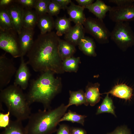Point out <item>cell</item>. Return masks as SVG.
I'll return each mask as SVG.
<instances>
[{"mask_svg":"<svg viewBox=\"0 0 134 134\" xmlns=\"http://www.w3.org/2000/svg\"><path fill=\"white\" fill-rule=\"evenodd\" d=\"M37 0H15V3L24 9H32L34 8Z\"/></svg>","mask_w":134,"mask_h":134,"instance_id":"31","label":"cell"},{"mask_svg":"<svg viewBox=\"0 0 134 134\" xmlns=\"http://www.w3.org/2000/svg\"><path fill=\"white\" fill-rule=\"evenodd\" d=\"M83 25L85 32L92 36L98 43L104 44L109 42L111 32L103 20L89 17Z\"/></svg>","mask_w":134,"mask_h":134,"instance_id":"6","label":"cell"},{"mask_svg":"<svg viewBox=\"0 0 134 134\" xmlns=\"http://www.w3.org/2000/svg\"><path fill=\"white\" fill-rule=\"evenodd\" d=\"M54 72H42L36 79L32 81L29 91L26 95L30 104L35 102L42 104L44 109H47L51 102L61 90V79L55 77Z\"/></svg>","mask_w":134,"mask_h":134,"instance_id":"2","label":"cell"},{"mask_svg":"<svg viewBox=\"0 0 134 134\" xmlns=\"http://www.w3.org/2000/svg\"><path fill=\"white\" fill-rule=\"evenodd\" d=\"M111 7L106 4L101 0H97L91 4L85 7L93 13L97 18L103 20L106 13L109 12Z\"/></svg>","mask_w":134,"mask_h":134,"instance_id":"16","label":"cell"},{"mask_svg":"<svg viewBox=\"0 0 134 134\" xmlns=\"http://www.w3.org/2000/svg\"><path fill=\"white\" fill-rule=\"evenodd\" d=\"M50 0H37L34 8L38 16L47 13V6Z\"/></svg>","mask_w":134,"mask_h":134,"instance_id":"29","label":"cell"},{"mask_svg":"<svg viewBox=\"0 0 134 134\" xmlns=\"http://www.w3.org/2000/svg\"><path fill=\"white\" fill-rule=\"evenodd\" d=\"M85 33L83 24H75L65 34L64 39L65 40L75 46L78 45L81 40L85 36Z\"/></svg>","mask_w":134,"mask_h":134,"instance_id":"13","label":"cell"},{"mask_svg":"<svg viewBox=\"0 0 134 134\" xmlns=\"http://www.w3.org/2000/svg\"><path fill=\"white\" fill-rule=\"evenodd\" d=\"M55 21L52 16L47 13L39 16L37 25L40 34H43L52 31L54 28Z\"/></svg>","mask_w":134,"mask_h":134,"instance_id":"20","label":"cell"},{"mask_svg":"<svg viewBox=\"0 0 134 134\" xmlns=\"http://www.w3.org/2000/svg\"><path fill=\"white\" fill-rule=\"evenodd\" d=\"M70 130L71 134H87L86 131L81 128H72Z\"/></svg>","mask_w":134,"mask_h":134,"instance_id":"39","label":"cell"},{"mask_svg":"<svg viewBox=\"0 0 134 134\" xmlns=\"http://www.w3.org/2000/svg\"><path fill=\"white\" fill-rule=\"evenodd\" d=\"M38 18V16L35 11L23 9L22 18L23 28L34 30L37 24Z\"/></svg>","mask_w":134,"mask_h":134,"instance_id":"18","label":"cell"},{"mask_svg":"<svg viewBox=\"0 0 134 134\" xmlns=\"http://www.w3.org/2000/svg\"><path fill=\"white\" fill-rule=\"evenodd\" d=\"M110 38L123 51L134 46V33L129 22L115 23Z\"/></svg>","mask_w":134,"mask_h":134,"instance_id":"5","label":"cell"},{"mask_svg":"<svg viewBox=\"0 0 134 134\" xmlns=\"http://www.w3.org/2000/svg\"><path fill=\"white\" fill-rule=\"evenodd\" d=\"M57 3L60 6L61 9H67V5L71 2V0H53Z\"/></svg>","mask_w":134,"mask_h":134,"instance_id":"37","label":"cell"},{"mask_svg":"<svg viewBox=\"0 0 134 134\" xmlns=\"http://www.w3.org/2000/svg\"><path fill=\"white\" fill-rule=\"evenodd\" d=\"M10 112L8 111L6 113H0V128H5L9 125L10 121L9 116Z\"/></svg>","mask_w":134,"mask_h":134,"instance_id":"32","label":"cell"},{"mask_svg":"<svg viewBox=\"0 0 134 134\" xmlns=\"http://www.w3.org/2000/svg\"><path fill=\"white\" fill-rule=\"evenodd\" d=\"M114 108L112 99L109 97V94H107L102 103L98 108L96 114L98 115L103 113H108L116 116Z\"/></svg>","mask_w":134,"mask_h":134,"instance_id":"26","label":"cell"},{"mask_svg":"<svg viewBox=\"0 0 134 134\" xmlns=\"http://www.w3.org/2000/svg\"><path fill=\"white\" fill-rule=\"evenodd\" d=\"M60 38L54 32L40 34L27 53V63L36 72H64L58 51Z\"/></svg>","mask_w":134,"mask_h":134,"instance_id":"1","label":"cell"},{"mask_svg":"<svg viewBox=\"0 0 134 134\" xmlns=\"http://www.w3.org/2000/svg\"><path fill=\"white\" fill-rule=\"evenodd\" d=\"M15 3V0H0V8L6 9Z\"/></svg>","mask_w":134,"mask_h":134,"instance_id":"36","label":"cell"},{"mask_svg":"<svg viewBox=\"0 0 134 134\" xmlns=\"http://www.w3.org/2000/svg\"><path fill=\"white\" fill-rule=\"evenodd\" d=\"M5 55V53L0 56V90L10 83L17 71L12 60L7 58Z\"/></svg>","mask_w":134,"mask_h":134,"instance_id":"9","label":"cell"},{"mask_svg":"<svg viewBox=\"0 0 134 134\" xmlns=\"http://www.w3.org/2000/svg\"><path fill=\"white\" fill-rule=\"evenodd\" d=\"M107 134H130V133L127 127L122 126L117 127L112 132Z\"/></svg>","mask_w":134,"mask_h":134,"instance_id":"33","label":"cell"},{"mask_svg":"<svg viewBox=\"0 0 134 134\" xmlns=\"http://www.w3.org/2000/svg\"><path fill=\"white\" fill-rule=\"evenodd\" d=\"M109 17L115 23L134 22V2L122 6L111 7Z\"/></svg>","mask_w":134,"mask_h":134,"instance_id":"8","label":"cell"},{"mask_svg":"<svg viewBox=\"0 0 134 134\" xmlns=\"http://www.w3.org/2000/svg\"><path fill=\"white\" fill-rule=\"evenodd\" d=\"M109 2L116 5L117 6H122L134 2V0H109Z\"/></svg>","mask_w":134,"mask_h":134,"instance_id":"34","label":"cell"},{"mask_svg":"<svg viewBox=\"0 0 134 134\" xmlns=\"http://www.w3.org/2000/svg\"><path fill=\"white\" fill-rule=\"evenodd\" d=\"M70 97L68 104L66 105L68 108L73 105L76 106L84 104L87 106L89 105L86 99L85 93L81 90L77 91H69Z\"/></svg>","mask_w":134,"mask_h":134,"instance_id":"22","label":"cell"},{"mask_svg":"<svg viewBox=\"0 0 134 134\" xmlns=\"http://www.w3.org/2000/svg\"><path fill=\"white\" fill-rule=\"evenodd\" d=\"M71 21L65 15L58 17L55 21L54 28L56 34L59 37L65 34L71 27Z\"/></svg>","mask_w":134,"mask_h":134,"instance_id":"23","label":"cell"},{"mask_svg":"<svg viewBox=\"0 0 134 134\" xmlns=\"http://www.w3.org/2000/svg\"><path fill=\"white\" fill-rule=\"evenodd\" d=\"M0 91V101L5 104L10 114L21 121L28 119L31 114L30 104L23 90L13 84Z\"/></svg>","mask_w":134,"mask_h":134,"instance_id":"4","label":"cell"},{"mask_svg":"<svg viewBox=\"0 0 134 134\" xmlns=\"http://www.w3.org/2000/svg\"><path fill=\"white\" fill-rule=\"evenodd\" d=\"M76 51L75 46L65 40L60 39L58 45V51L62 61L68 58L73 56Z\"/></svg>","mask_w":134,"mask_h":134,"instance_id":"21","label":"cell"},{"mask_svg":"<svg viewBox=\"0 0 134 134\" xmlns=\"http://www.w3.org/2000/svg\"><path fill=\"white\" fill-rule=\"evenodd\" d=\"M56 134H71L70 129L66 125H60Z\"/></svg>","mask_w":134,"mask_h":134,"instance_id":"35","label":"cell"},{"mask_svg":"<svg viewBox=\"0 0 134 134\" xmlns=\"http://www.w3.org/2000/svg\"><path fill=\"white\" fill-rule=\"evenodd\" d=\"M133 89L125 84L121 83L114 86L107 92L103 94H111L112 96L126 100H130L133 95Z\"/></svg>","mask_w":134,"mask_h":134,"instance_id":"17","label":"cell"},{"mask_svg":"<svg viewBox=\"0 0 134 134\" xmlns=\"http://www.w3.org/2000/svg\"><path fill=\"white\" fill-rule=\"evenodd\" d=\"M0 30H14L12 24L6 9L0 8Z\"/></svg>","mask_w":134,"mask_h":134,"instance_id":"27","label":"cell"},{"mask_svg":"<svg viewBox=\"0 0 134 134\" xmlns=\"http://www.w3.org/2000/svg\"><path fill=\"white\" fill-rule=\"evenodd\" d=\"M67 108L63 103L54 109L39 110L31 114L25 127L26 134H50L53 133Z\"/></svg>","mask_w":134,"mask_h":134,"instance_id":"3","label":"cell"},{"mask_svg":"<svg viewBox=\"0 0 134 134\" xmlns=\"http://www.w3.org/2000/svg\"><path fill=\"white\" fill-rule=\"evenodd\" d=\"M0 134H26L22 121L16 119L10 121L8 125Z\"/></svg>","mask_w":134,"mask_h":134,"instance_id":"24","label":"cell"},{"mask_svg":"<svg viewBox=\"0 0 134 134\" xmlns=\"http://www.w3.org/2000/svg\"><path fill=\"white\" fill-rule=\"evenodd\" d=\"M79 5L84 7L89 5L93 3L94 1V0H75Z\"/></svg>","mask_w":134,"mask_h":134,"instance_id":"38","label":"cell"},{"mask_svg":"<svg viewBox=\"0 0 134 134\" xmlns=\"http://www.w3.org/2000/svg\"><path fill=\"white\" fill-rule=\"evenodd\" d=\"M61 9L60 6L53 0H50L47 6V13L52 16L57 15Z\"/></svg>","mask_w":134,"mask_h":134,"instance_id":"30","label":"cell"},{"mask_svg":"<svg viewBox=\"0 0 134 134\" xmlns=\"http://www.w3.org/2000/svg\"><path fill=\"white\" fill-rule=\"evenodd\" d=\"M23 9L20 5L15 3L6 8L14 30L18 34L23 28L22 18Z\"/></svg>","mask_w":134,"mask_h":134,"instance_id":"11","label":"cell"},{"mask_svg":"<svg viewBox=\"0 0 134 134\" xmlns=\"http://www.w3.org/2000/svg\"><path fill=\"white\" fill-rule=\"evenodd\" d=\"M34 34V30L23 28L18 34L22 56L27 54L33 44Z\"/></svg>","mask_w":134,"mask_h":134,"instance_id":"12","label":"cell"},{"mask_svg":"<svg viewBox=\"0 0 134 134\" xmlns=\"http://www.w3.org/2000/svg\"><path fill=\"white\" fill-rule=\"evenodd\" d=\"M81 63L80 57L72 56L62 61V66L64 71L76 72Z\"/></svg>","mask_w":134,"mask_h":134,"instance_id":"25","label":"cell"},{"mask_svg":"<svg viewBox=\"0 0 134 134\" xmlns=\"http://www.w3.org/2000/svg\"><path fill=\"white\" fill-rule=\"evenodd\" d=\"M100 84L89 82L85 88V94L87 100L91 106H93L100 100L101 94L99 91Z\"/></svg>","mask_w":134,"mask_h":134,"instance_id":"15","label":"cell"},{"mask_svg":"<svg viewBox=\"0 0 134 134\" xmlns=\"http://www.w3.org/2000/svg\"><path fill=\"white\" fill-rule=\"evenodd\" d=\"M78 45L80 50L85 55L93 57L97 56L95 43L92 38L84 36L81 40Z\"/></svg>","mask_w":134,"mask_h":134,"instance_id":"19","label":"cell"},{"mask_svg":"<svg viewBox=\"0 0 134 134\" xmlns=\"http://www.w3.org/2000/svg\"><path fill=\"white\" fill-rule=\"evenodd\" d=\"M86 117L87 116L85 115H80L69 110L61 118L60 122L67 121L73 123H77L84 126L85 119Z\"/></svg>","mask_w":134,"mask_h":134,"instance_id":"28","label":"cell"},{"mask_svg":"<svg viewBox=\"0 0 134 134\" xmlns=\"http://www.w3.org/2000/svg\"><path fill=\"white\" fill-rule=\"evenodd\" d=\"M27 65L24 56L21 57L20 65L16 73L13 83L19 86L23 90L26 89L28 87L31 75Z\"/></svg>","mask_w":134,"mask_h":134,"instance_id":"10","label":"cell"},{"mask_svg":"<svg viewBox=\"0 0 134 134\" xmlns=\"http://www.w3.org/2000/svg\"><path fill=\"white\" fill-rule=\"evenodd\" d=\"M85 9L84 7L76 5L72 2L66 9L70 21L75 24L83 25L86 19L84 12Z\"/></svg>","mask_w":134,"mask_h":134,"instance_id":"14","label":"cell"},{"mask_svg":"<svg viewBox=\"0 0 134 134\" xmlns=\"http://www.w3.org/2000/svg\"><path fill=\"white\" fill-rule=\"evenodd\" d=\"M17 34L14 30H0V48L10 53L14 58L22 56Z\"/></svg>","mask_w":134,"mask_h":134,"instance_id":"7","label":"cell"}]
</instances>
